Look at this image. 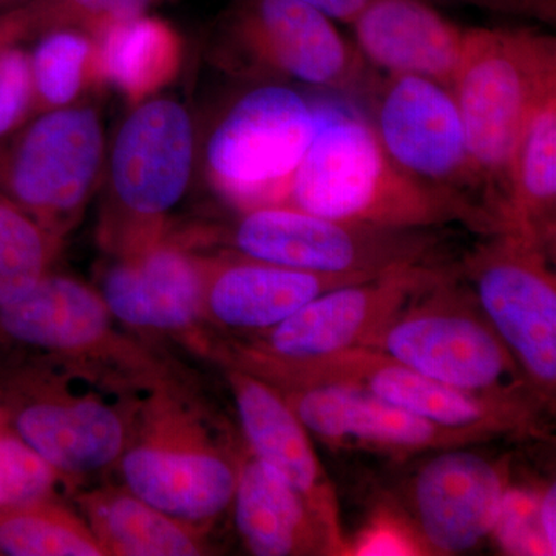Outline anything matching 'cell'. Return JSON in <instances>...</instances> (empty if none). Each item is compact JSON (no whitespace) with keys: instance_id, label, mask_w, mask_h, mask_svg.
<instances>
[{"instance_id":"6da1fadb","label":"cell","mask_w":556,"mask_h":556,"mask_svg":"<svg viewBox=\"0 0 556 556\" xmlns=\"http://www.w3.org/2000/svg\"><path fill=\"white\" fill-rule=\"evenodd\" d=\"M314 102L316 134L285 206L376 228L434 230L463 225L484 237L506 229L485 204L402 170L357 109L329 100Z\"/></svg>"},{"instance_id":"7a4b0ae2","label":"cell","mask_w":556,"mask_h":556,"mask_svg":"<svg viewBox=\"0 0 556 556\" xmlns=\"http://www.w3.org/2000/svg\"><path fill=\"white\" fill-rule=\"evenodd\" d=\"M240 456L178 375L139 396L121 484L172 517L208 527L232 506Z\"/></svg>"},{"instance_id":"3957f363","label":"cell","mask_w":556,"mask_h":556,"mask_svg":"<svg viewBox=\"0 0 556 556\" xmlns=\"http://www.w3.org/2000/svg\"><path fill=\"white\" fill-rule=\"evenodd\" d=\"M211 358L244 369L274 387H346L455 430L477 431L490 439L538 438L543 433L535 402L479 396L426 378L372 348H350L308 358L260 353L239 339L217 338Z\"/></svg>"},{"instance_id":"277c9868","label":"cell","mask_w":556,"mask_h":556,"mask_svg":"<svg viewBox=\"0 0 556 556\" xmlns=\"http://www.w3.org/2000/svg\"><path fill=\"white\" fill-rule=\"evenodd\" d=\"M0 396L10 430L79 489L115 470L141 393L46 358L21 357L2 372Z\"/></svg>"},{"instance_id":"5b68a950","label":"cell","mask_w":556,"mask_h":556,"mask_svg":"<svg viewBox=\"0 0 556 556\" xmlns=\"http://www.w3.org/2000/svg\"><path fill=\"white\" fill-rule=\"evenodd\" d=\"M450 90L471 159L504 219L515 148L530 121L556 98V40L535 28H466Z\"/></svg>"},{"instance_id":"8992f818","label":"cell","mask_w":556,"mask_h":556,"mask_svg":"<svg viewBox=\"0 0 556 556\" xmlns=\"http://www.w3.org/2000/svg\"><path fill=\"white\" fill-rule=\"evenodd\" d=\"M364 348L378 350L455 390L538 404L517 361L457 273L456 263L413 294Z\"/></svg>"},{"instance_id":"52a82bcc","label":"cell","mask_w":556,"mask_h":556,"mask_svg":"<svg viewBox=\"0 0 556 556\" xmlns=\"http://www.w3.org/2000/svg\"><path fill=\"white\" fill-rule=\"evenodd\" d=\"M116 324L97 289L47 274L24 298L0 305V348L130 393H144L175 375L159 353Z\"/></svg>"},{"instance_id":"ba28073f","label":"cell","mask_w":556,"mask_h":556,"mask_svg":"<svg viewBox=\"0 0 556 556\" xmlns=\"http://www.w3.org/2000/svg\"><path fill=\"white\" fill-rule=\"evenodd\" d=\"M456 263L479 308L543 408L556 396V277L551 248L506 228Z\"/></svg>"},{"instance_id":"9c48e42d","label":"cell","mask_w":556,"mask_h":556,"mask_svg":"<svg viewBox=\"0 0 556 556\" xmlns=\"http://www.w3.org/2000/svg\"><path fill=\"white\" fill-rule=\"evenodd\" d=\"M317 127L316 102L283 86L248 91L208 138L212 186L241 212L285 206Z\"/></svg>"},{"instance_id":"30bf717a","label":"cell","mask_w":556,"mask_h":556,"mask_svg":"<svg viewBox=\"0 0 556 556\" xmlns=\"http://www.w3.org/2000/svg\"><path fill=\"white\" fill-rule=\"evenodd\" d=\"M230 232L236 254L329 276L378 277L409 266L441 265L434 230L376 228L309 214L292 206L243 212Z\"/></svg>"},{"instance_id":"8fae6325","label":"cell","mask_w":556,"mask_h":556,"mask_svg":"<svg viewBox=\"0 0 556 556\" xmlns=\"http://www.w3.org/2000/svg\"><path fill=\"white\" fill-rule=\"evenodd\" d=\"M368 101L369 123L402 170L428 185L470 197L501 218L492 189L471 159L463 118L448 87L422 76L387 75L376 83Z\"/></svg>"},{"instance_id":"7c38bea8","label":"cell","mask_w":556,"mask_h":556,"mask_svg":"<svg viewBox=\"0 0 556 556\" xmlns=\"http://www.w3.org/2000/svg\"><path fill=\"white\" fill-rule=\"evenodd\" d=\"M101 156L97 113L56 110L0 146V195L58 240L86 203Z\"/></svg>"},{"instance_id":"4fadbf2b","label":"cell","mask_w":556,"mask_h":556,"mask_svg":"<svg viewBox=\"0 0 556 556\" xmlns=\"http://www.w3.org/2000/svg\"><path fill=\"white\" fill-rule=\"evenodd\" d=\"M228 31L255 64L285 79L367 100L379 80L336 22L302 0H233Z\"/></svg>"},{"instance_id":"5bb4252c","label":"cell","mask_w":556,"mask_h":556,"mask_svg":"<svg viewBox=\"0 0 556 556\" xmlns=\"http://www.w3.org/2000/svg\"><path fill=\"white\" fill-rule=\"evenodd\" d=\"M193 164V127L178 102L139 105L121 127L112 153L116 200L134 226L115 244L119 252L160 239L156 223L177 206Z\"/></svg>"},{"instance_id":"9a60e30c","label":"cell","mask_w":556,"mask_h":556,"mask_svg":"<svg viewBox=\"0 0 556 556\" xmlns=\"http://www.w3.org/2000/svg\"><path fill=\"white\" fill-rule=\"evenodd\" d=\"M460 445L439 450L408 484V518L433 555H459L490 540L511 482L508 456Z\"/></svg>"},{"instance_id":"2e32d148","label":"cell","mask_w":556,"mask_h":556,"mask_svg":"<svg viewBox=\"0 0 556 556\" xmlns=\"http://www.w3.org/2000/svg\"><path fill=\"white\" fill-rule=\"evenodd\" d=\"M98 292L124 328L174 336L208 357L215 332L204 321L199 255L148 241L121 252Z\"/></svg>"},{"instance_id":"e0dca14e","label":"cell","mask_w":556,"mask_h":556,"mask_svg":"<svg viewBox=\"0 0 556 556\" xmlns=\"http://www.w3.org/2000/svg\"><path fill=\"white\" fill-rule=\"evenodd\" d=\"M450 265L409 266L343 285L311 300L268 331L233 339L281 358L327 356L364 346L413 294L437 280Z\"/></svg>"},{"instance_id":"ac0fdd59","label":"cell","mask_w":556,"mask_h":556,"mask_svg":"<svg viewBox=\"0 0 556 556\" xmlns=\"http://www.w3.org/2000/svg\"><path fill=\"white\" fill-rule=\"evenodd\" d=\"M276 388L311 437L332 448L364 450L404 459L492 441L477 431L438 426L356 388Z\"/></svg>"},{"instance_id":"d6986e66","label":"cell","mask_w":556,"mask_h":556,"mask_svg":"<svg viewBox=\"0 0 556 556\" xmlns=\"http://www.w3.org/2000/svg\"><path fill=\"white\" fill-rule=\"evenodd\" d=\"M228 380L248 452L305 497L348 556L340 526L338 493L318 459L311 433L276 387L244 369L222 365Z\"/></svg>"},{"instance_id":"ffe728a7","label":"cell","mask_w":556,"mask_h":556,"mask_svg":"<svg viewBox=\"0 0 556 556\" xmlns=\"http://www.w3.org/2000/svg\"><path fill=\"white\" fill-rule=\"evenodd\" d=\"M200 266L204 321L230 338L268 331L324 292L375 278L309 273L240 254L200 257Z\"/></svg>"},{"instance_id":"44dd1931","label":"cell","mask_w":556,"mask_h":556,"mask_svg":"<svg viewBox=\"0 0 556 556\" xmlns=\"http://www.w3.org/2000/svg\"><path fill=\"white\" fill-rule=\"evenodd\" d=\"M351 25L358 51L372 67L452 87L466 28L427 0H372Z\"/></svg>"},{"instance_id":"7402d4cb","label":"cell","mask_w":556,"mask_h":556,"mask_svg":"<svg viewBox=\"0 0 556 556\" xmlns=\"http://www.w3.org/2000/svg\"><path fill=\"white\" fill-rule=\"evenodd\" d=\"M232 506L237 530L252 555L342 556L305 497L251 453L240 456Z\"/></svg>"},{"instance_id":"603a6c76","label":"cell","mask_w":556,"mask_h":556,"mask_svg":"<svg viewBox=\"0 0 556 556\" xmlns=\"http://www.w3.org/2000/svg\"><path fill=\"white\" fill-rule=\"evenodd\" d=\"M75 501L104 556L211 554L206 527L172 517L123 484L80 490Z\"/></svg>"},{"instance_id":"cb8c5ba5","label":"cell","mask_w":556,"mask_h":556,"mask_svg":"<svg viewBox=\"0 0 556 556\" xmlns=\"http://www.w3.org/2000/svg\"><path fill=\"white\" fill-rule=\"evenodd\" d=\"M97 35L94 68L129 100H146L177 75L181 40L167 22L142 13Z\"/></svg>"},{"instance_id":"d4e9b609","label":"cell","mask_w":556,"mask_h":556,"mask_svg":"<svg viewBox=\"0 0 556 556\" xmlns=\"http://www.w3.org/2000/svg\"><path fill=\"white\" fill-rule=\"evenodd\" d=\"M504 222L546 247L556 229V98L530 121L508 167Z\"/></svg>"},{"instance_id":"484cf974","label":"cell","mask_w":556,"mask_h":556,"mask_svg":"<svg viewBox=\"0 0 556 556\" xmlns=\"http://www.w3.org/2000/svg\"><path fill=\"white\" fill-rule=\"evenodd\" d=\"M0 556H104L90 527L58 500L0 511Z\"/></svg>"},{"instance_id":"4316f807","label":"cell","mask_w":556,"mask_h":556,"mask_svg":"<svg viewBox=\"0 0 556 556\" xmlns=\"http://www.w3.org/2000/svg\"><path fill=\"white\" fill-rule=\"evenodd\" d=\"M56 239L0 195V305L16 302L50 274Z\"/></svg>"},{"instance_id":"83f0119b","label":"cell","mask_w":556,"mask_h":556,"mask_svg":"<svg viewBox=\"0 0 556 556\" xmlns=\"http://www.w3.org/2000/svg\"><path fill=\"white\" fill-rule=\"evenodd\" d=\"M93 46L70 28L49 33L30 58L33 86L40 100L62 108L78 97L89 68Z\"/></svg>"},{"instance_id":"f1b7e54d","label":"cell","mask_w":556,"mask_h":556,"mask_svg":"<svg viewBox=\"0 0 556 556\" xmlns=\"http://www.w3.org/2000/svg\"><path fill=\"white\" fill-rule=\"evenodd\" d=\"M76 490L9 427L0 430V511L35 501L56 500L61 492Z\"/></svg>"},{"instance_id":"f546056e","label":"cell","mask_w":556,"mask_h":556,"mask_svg":"<svg viewBox=\"0 0 556 556\" xmlns=\"http://www.w3.org/2000/svg\"><path fill=\"white\" fill-rule=\"evenodd\" d=\"M155 0H31L3 17L11 36L30 28L86 25L100 31L112 22L146 13Z\"/></svg>"},{"instance_id":"4dcf8cb0","label":"cell","mask_w":556,"mask_h":556,"mask_svg":"<svg viewBox=\"0 0 556 556\" xmlns=\"http://www.w3.org/2000/svg\"><path fill=\"white\" fill-rule=\"evenodd\" d=\"M490 540L506 555H552L538 525L536 489L514 485L511 482Z\"/></svg>"},{"instance_id":"1f68e13d","label":"cell","mask_w":556,"mask_h":556,"mask_svg":"<svg viewBox=\"0 0 556 556\" xmlns=\"http://www.w3.org/2000/svg\"><path fill=\"white\" fill-rule=\"evenodd\" d=\"M433 555L408 515L393 507H380L353 540H348V556Z\"/></svg>"},{"instance_id":"d6a6232c","label":"cell","mask_w":556,"mask_h":556,"mask_svg":"<svg viewBox=\"0 0 556 556\" xmlns=\"http://www.w3.org/2000/svg\"><path fill=\"white\" fill-rule=\"evenodd\" d=\"M35 86L30 58L16 47L0 50V139L16 129L30 109Z\"/></svg>"},{"instance_id":"836d02e7","label":"cell","mask_w":556,"mask_h":556,"mask_svg":"<svg viewBox=\"0 0 556 556\" xmlns=\"http://www.w3.org/2000/svg\"><path fill=\"white\" fill-rule=\"evenodd\" d=\"M493 13L555 24L556 0H453Z\"/></svg>"},{"instance_id":"e575fe53","label":"cell","mask_w":556,"mask_h":556,"mask_svg":"<svg viewBox=\"0 0 556 556\" xmlns=\"http://www.w3.org/2000/svg\"><path fill=\"white\" fill-rule=\"evenodd\" d=\"M536 518L552 555H556V486L546 482L536 489Z\"/></svg>"},{"instance_id":"d590c367","label":"cell","mask_w":556,"mask_h":556,"mask_svg":"<svg viewBox=\"0 0 556 556\" xmlns=\"http://www.w3.org/2000/svg\"><path fill=\"white\" fill-rule=\"evenodd\" d=\"M302 2L321 11L334 22L351 25L372 0H302Z\"/></svg>"},{"instance_id":"8d00e7d4","label":"cell","mask_w":556,"mask_h":556,"mask_svg":"<svg viewBox=\"0 0 556 556\" xmlns=\"http://www.w3.org/2000/svg\"><path fill=\"white\" fill-rule=\"evenodd\" d=\"M9 427V420H7L5 405H3L2 396H0V430Z\"/></svg>"},{"instance_id":"74e56055","label":"cell","mask_w":556,"mask_h":556,"mask_svg":"<svg viewBox=\"0 0 556 556\" xmlns=\"http://www.w3.org/2000/svg\"><path fill=\"white\" fill-rule=\"evenodd\" d=\"M7 39H9V35H7L5 27H3L2 21H0V50L5 47Z\"/></svg>"}]
</instances>
